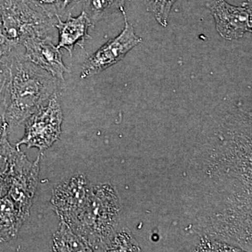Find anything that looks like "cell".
Wrapping results in <instances>:
<instances>
[{"mask_svg":"<svg viewBox=\"0 0 252 252\" xmlns=\"http://www.w3.org/2000/svg\"><path fill=\"white\" fill-rule=\"evenodd\" d=\"M21 46L0 59V114L9 133L57 92L59 81L26 59Z\"/></svg>","mask_w":252,"mask_h":252,"instance_id":"1","label":"cell"},{"mask_svg":"<svg viewBox=\"0 0 252 252\" xmlns=\"http://www.w3.org/2000/svg\"><path fill=\"white\" fill-rule=\"evenodd\" d=\"M114 214V197L109 189H90L84 208L70 227L93 251L99 248Z\"/></svg>","mask_w":252,"mask_h":252,"instance_id":"2","label":"cell"},{"mask_svg":"<svg viewBox=\"0 0 252 252\" xmlns=\"http://www.w3.org/2000/svg\"><path fill=\"white\" fill-rule=\"evenodd\" d=\"M0 19L5 34L16 46L33 36H51L56 21L26 0H12L0 10Z\"/></svg>","mask_w":252,"mask_h":252,"instance_id":"3","label":"cell"},{"mask_svg":"<svg viewBox=\"0 0 252 252\" xmlns=\"http://www.w3.org/2000/svg\"><path fill=\"white\" fill-rule=\"evenodd\" d=\"M63 122L62 107L56 92L25 121L24 135L15 147L20 149L26 145L41 152L49 149L59 140Z\"/></svg>","mask_w":252,"mask_h":252,"instance_id":"4","label":"cell"},{"mask_svg":"<svg viewBox=\"0 0 252 252\" xmlns=\"http://www.w3.org/2000/svg\"><path fill=\"white\" fill-rule=\"evenodd\" d=\"M122 13L125 24L122 32L109 39L86 59L81 69V79L93 77L104 72L124 59L131 50L142 42V38L136 34L133 26L129 23L125 9H123Z\"/></svg>","mask_w":252,"mask_h":252,"instance_id":"5","label":"cell"},{"mask_svg":"<svg viewBox=\"0 0 252 252\" xmlns=\"http://www.w3.org/2000/svg\"><path fill=\"white\" fill-rule=\"evenodd\" d=\"M216 23L217 32L226 40H236L252 28V0L241 6H233L225 0H215L209 5Z\"/></svg>","mask_w":252,"mask_h":252,"instance_id":"6","label":"cell"},{"mask_svg":"<svg viewBox=\"0 0 252 252\" xmlns=\"http://www.w3.org/2000/svg\"><path fill=\"white\" fill-rule=\"evenodd\" d=\"M85 176L77 175L61 182L53 189L51 203L61 220L70 226L80 213L89 197Z\"/></svg>","mask_w":252,"mask_h":252,"instance_id":"7","label":"cell"},{"mask_svg":"<svg viewBox=\"0 0 252 252\" xmlns=\"http://www.w3.org/2000/svg\"><path fill=\"white\" fill-rule=\"evenodd\" d=\"M25 57L30 62L56 78L64 81V74L69 72L63 61L61 49L53 43L51 36H33L21 44Z\"/></svg>","mask_w":252,"mask_h":252,"instance_id":"8","label":"cell"},{"mask_svg":"<svg viewBox=\"0 0 252 252\" xmlns=\"http://www.w3.org/2000/svg\"><path fill=\"white\" fill-rule=\"evenodd\" d=\"M39 170L40 155L33 162L30 161L27 157H25L6 194L26 219L30 216L37 187Z\"/></svg>","mask_w":252,"mask_h":252,"instance_id":"9","label":"cell"},{"mask_svg":"<svg viewBox=\"0 0 252 252\" xmlns=\"http://www.w3.org/2000/svg\"><path fill=\"white\" fill-rule=\"evenodd\" d=\"M56 18L54 26L59 32L57 47L65 49L71 56L76 46L84 49L86 41L91 39L88 32L89 28L94 26L85 11L83 10L81 14L76 17L69 14L65 21H63L59 16Z\"/></svg>","mask_w":252,"mask_h":252,"instance_id":"10","label":"cell"},{"mask_svg":"<svg viewBox=\"0 0 252 252\" xmlns=\"http://www.w3.org/2000/svg\"><path fill=\"white\" fill-rule=\"evenodd\" d=\"M8 128L4 130L0 140V198L8 193L26 154L14 147L9 140Z\"/></svg>","mask_w":252,"mask_h":252,"instance_id":"11","label":"cell"},{"mask_svg":"<svg viewBox=\"0 0 252 252\" xmlns=\"http://www.w3.org/2000/svg\"><path fill=\"white\" fill-rule=\"evenodd\" d=\"M26 220L7 195L0 198V243L16 238Z\"/></svg>","mask_w":252,"mask_h":252,"instance_id":"12","label":"cell"},{"mask_svg":"<svg viewBox=\"0 0 252 252\" xmlns=\"http://www.w3.org/2000/svg\"><path fill=\"white\" fill-rule=\"evenodd\" d=\"M54 252H91L87 245L64 220H61L59 228L53 235Z\"/></svg>","mask_w":252,"mask_h":252,"instance_id":"13","label":"cell"},{"mask_svg":"<svg viewBox=\"0 0 252 252\" xmlns=\"http://www.w3.org/2000/svg\"><path fill=\"white\" fill-rule=\"evenodd\" d=\"M84 11L91 22H98L117 11L125 9L126 0H82Z\"/></svg>","mask_w":252,"mask_h":252,"instance_id":"14","label":"cell"},{"mask_svg":"<svg viewBox=\"0 0 252 252\" xmlns=\"http://www.w3.org/2000/svg\"><path fill=\"white\" fill-rule=\"evenodd\" d=\"M49 17L56 19L70 14L71 11L82 0H26Z\"/></svg>","mask_w":252,"mask_h":252,"instance_id":"15","label":"cell"},{"mask_svg":"<svg viewBox=\"0 0 252 252\" xmlns=\"http://www.w3.org/2000/svg\"><path fill=\"white\" fill-rule=\"evenodd\" d=\"M147 11L153 14L157 22L166 27L169 16L177 0H144Z\"/></svg>","mask_w":252,"mask_h":252,"instance_id":"16","label":"cell"},{"mask_svg":"<svg viewBox=\"0 0 252 252\" xmlns=\"http://www.w3.org/2000/svg\"><path fill=\"white\" fill-rule=\"evenodd\" d=\"M16 46H18L14 45L8 39L7 36L5 34L1 19H0V59L6 56Z\"/></svg>","mask_w":252,"mask_h":252,"instance_id":"17","label":"cell"},{"mask_svg":"<svg viewBox=\"0 0 252 252\" xmlns=\"http://www.w3.org/2000/svg\"><path fill=\"white\" fill-rule=\"evenodd\" d=\"M6 128H8L7 126H6V123L4 122V119H3L2 117L0 114V140H1L3 133H4V130Z\"/></svg>","mask_w":252,"mask_h":252,"instance_id":"18","label":"cell"},{"mask_svg":"<svg viewBox=\"0 0 252 252\" xmlns=\"http://www.w3.org/2000/svg\"><path fill=\"white\" fill-rule=\"evenodd\" d=\"M12 0H0V10L4 7L6 5L9 4Z\"/></svg>","mask_w":252,"mask_h":252,"instance_id":"19","label":"cell"}]
</instances>
